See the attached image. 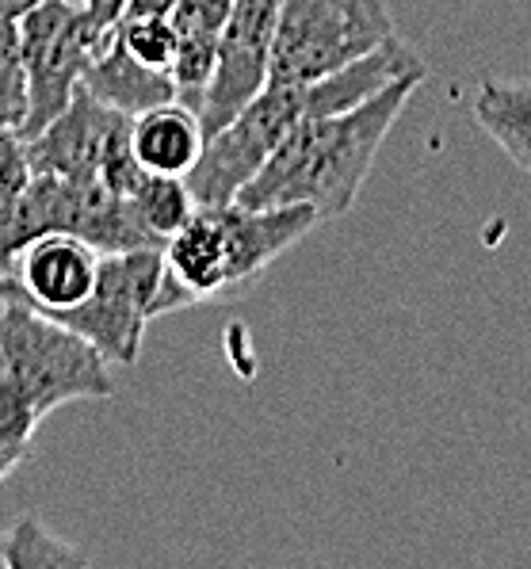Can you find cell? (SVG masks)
I'll return each mask as SVG.
<instances>
[{
	"instance_id": "7",
	"label": "cell",
	"mask_w": 531,
	"mask_h": 569,
	"mask_svg": "<svg viewBox=\"0 0 531 569\" xmlns=\"http://www.w3.org/2000/svg\"><path fill=\"white\" fill-rule=\"evenodd\" d=\"M164 249H127L103 252L100 276L84 302L69 306L62 313H50L84 337L96 352L116 367H130L142 356L146 326L153 321V295L161 283Z\"/></svg>"
},
{
	"instance_id": "24",
	"label": "cell",
	"mask_w": 531,
	"mask_h": 569,
	"mask_svg": "<svg viewBox=\"0 0 531 569\" xmlns=\"http://www.w3.org/2000/svg\"><path fill=\"white\" fill-rule=\"evenodd\" d=\"M16 467H20V459H16V455H8V451H0V481L12 475Z\"/></svg>"
},
{
	"instance_id": "14",
	"label": "cell",
	"mask_w": 531,
	"mask_h": 569,
	"mask_svg": "<svg viewBox=\"0 0 531 569\" xmlns=\"http://www.w3.org/2000/svg\"><path fill=\"white\" fill-rule=\"evenodd\" d=\"M470 116L520 169L531 172V81L490 77L478 84Z\"/></svg>"
},
{
	"instance_id": "6",
	"label": "cell",
	"mask_w": 531,
	"mask_h": 569,
	"mask_svg": "<svg viewBox=\"0 0 531 569\" xmlns=\"http://www.w3.org/2000/svg\"><path fill=\"white\" fill-rule=\"evenodd\" d=\"M116 31V28H111ZM108 28L77 0H42L20 16V47L28 66V122L20 134H39L54 116H62L81 89L84 73L111 39Z\"/></svg>"
},
{
	"instance_id": "1",
	"label": "cell",
	"mask_w": 531,
	"mask_h": 569,
	"mask_svg": "<svg viewBox=\"0 0 531 569\" xmlns=\"http://www.w3.org/2000/svg\"><path fill=\"white\" fill-rule=\"evenodd\" d=\"M429 69H417L371 100L355 103L333 116H310L280 142V150L268 157L264 169L252 177L233 203L246 207H313L321 222H333L352 210L355 196L371 177V164L394 130L398 116L413 92L424 84Z\"/></svg>"
},
{
	"instance_id": "8",
	"label": "cell",
	"mask_w": 531,
	"mask_h": 569,
	"mask_svg": "<svg viewBox=\"0 0 531 569\" xmlns=\"http://www.w3.org/2000/svg\"><path fill=\"white\" fill-rule=\"evenodd\" d=\"M275 20H280V0H233L219 39L214 77L207 84L203 103H199V119H203L207 134L226 127L246 103L268 89Z\"/></svg>"
},
{
	"instance_id": "5",
	"label": "cell",
	"mask_w": 531,
	"mask_h": 569,
	"mask_svg": "<svg viewBox=\"0 0 531 569\" xmlns=\"http://www.w3.org/2000/svg\"><path fill=\"white\" fill-rule=\"evenodd\" d=\"M310 116H318L310 84H268L226 127L207 134V146L199 153L196 169L184 177L196 203H233L241 196V188L268 164V157L280 150L283 138Z\"/></svg>"
},
{
	"instance_id": "18",
	"label": "cell",
	"mask_w": 531,
	"mask_h": 569,
	"mask_svg": "<svg viewBox=\"0 0 531 569\" xmlns=\"http://www.w3.org/2000/svg\"><path fill=\"white\" fill-rule=\"evenodd\" d=\"M116 34L123 39V47L130 54L138 61H146V66L172 69V61H177V23H172V16L127 12L123 20L116 23Z\"/></svg>"
},
{
	"instance_id": "22",
	"label": "cell",
	"mask_w": 531,
	"mask_h": 569,
	"mask_svg": "<svg viewBox=\"0 0 531 569\" xmlns=\"http://www.w3.org/2000/svg\"><path fill=\"white\" fill-rule=\"evenodd\" d=\"M180 0H130L127 4V12H134V16H142V12H157V16H172V8H177ZM123 12V16H127Z\"/></svg>"
},
{
	"instance_id": "2",
	"label": "cell",
	"mask_w": 531,
	"mask_h": 569,
	"mask_svg": "<svg viewBox=\"0 0 531 569\" xmlns=\"http://www.w3.org/2000/svg\"><path fill=\"white\" fill-rule=\"evenodd\" d=\"M47 233H77L100 252L161 249L138 222L127 196L100 177H47L34 172L28 188L0 207V279L12 276L20 252Z\"/></svg>"
},
{
	"instance_id": "17",
	"label": "cell",
	"mask_w": 531,
	"mask_h": 569,
	"mask_svg": "<svg viewBox=\"0 0 531 569\" xmlns=\"http://www.w3.org/2000/svg\"><path fill=\"white\" fill-rule=\"evenodd\" d=\"M28 66L20 47V20L0 16V127L23 130L28 122Z\"/></svg>"
},
{
	"instance_id": "10",
	"label": "cell",
	"mask_w": 531,
	"mask_h": 569,
	"mask_svg": "<svg viewBox=\"0 0 531 569\" xmlns=\"http://www.w3.org/2000/svg\"><path fill=\"white\" fill-rule=\"evenodd\" d=\"M100 257L103 252L77 233H47L20 252L12 276L0 279V302H28L42 313H62L92 295Z\"/></svg>"
},
{
	"instance_id": "11",
	"label": "cell",
	"mask_w": 531,
	"mask_h": 569,
	"mask_svg": "<svg viewBox=\"0 0 531 569\" xmlns=\"http://www.w3.org/2000/svg\"><path fill=\"white\" fill-rule=\"evenodd\" d=\"M81 89H89L96 100H103L108 108L134 119V116H142V111L177 100V77H172V69H153V66H146V61H138L123 47V39L111 31L108 47H103L100 58L89 66Z\"/></svg>"
},
{
	"instance_id": "23",
	"label": "cell",
	"mask_w": 531,
	"mask_h": 569,
	"mask_svg": "<svg viewBox=\"0 0 531 569\" xmlns=\"http://www.w3.org/2000/svg\"><path fill=\"white\" fill-rule=\"evenodd\" d=\"M34 4H42V0H0V16H12V20H20L28 8H34ZM81 4V0H77Z\"/></svg>"
},
{
	"instance_id": "12",
	"label": "cell",
	"mask_w": 531,
	"mask_h": 569,
	"mask_svg": "<svg viewBox=\"0 0 531 569\" xmlns=\"http://www.w3.org/2000/svg\"><path fill=\"white\" fill-rule=\"evenodd\" d=\"M233 0H180L172 8V23H177V61H172V77H177V100L199 111L207 96V84L214 77V61H219V39L226 28Z\"/></svg>"
},
{
	"instance_id": "20",
	"label": "cell",
	"mask_w": 531,
	"mask_h": 569,
	"mask_svg": "<svg viewBox=\"0 0 531 569\" xmlns=\"http://www.w3.org/2000/svg\"><path fill=\"white\" fill-rule=\"evenodd\" d=\"M34 169L28 157V138L12 127H0V207L12 203L31 183Z\"/></svg>"
},
{
	"instance_id": "9",
	"label": "cell",
	"mask_w": 531,
	"mask_h": 569,
	"mask_svg": "<svg viewBox=\"0 0 531 569\" xmlns=\"http://www.w3.org/2000/svg\"><path fill=\"white\" fill-rule=\"evenodd\" d=\"M130 122L134 119L96 100L89 89H77L62 116L28 138L31 169L47 177H100L111 153L130 146Z\"/></svg>"
},
{
	"instance_id": "15",
	"label": "cell",
	"mask_w": 531,
	"mask_h": 569,
	"mask_svg": "<svg viewBox=\"0 0 531 569\" xmlns=\"http://www.w3.org/2000/svg\"><path fill=\"white\" fill-rule=\"evenodd\" d=\"M130 207H134L138 222L146 226V233L161 244L196 214V196H191L184 177H164V172H142V180L130 191Z\"/></svg>"
},
{
	"instance_id": "13",
	"label": "cell",
	"mask_w": 531,
	"mask_h": 569,
	"mask_svg": "<svg viewBox=\"0 0 531 569\" xmlns=\"http://www.w3.org/2000/svg\"><path fill=\"white\" fill-rule=\"evenodd\" d=\"M207 146V130L199 111L188 103L169 100L161 108H150L130 122V150L146 172H164V177H188L196 169L199 153Z\"/></svg>"
},
{
	"instance_id": "19",
	"label": "cell",
	"mask_w": 531,
	"mask_h": 569,
	"mask_svg": "<svg viewBox=\"0 0 531 569\" xmlns=\"http://www.w3.org/2000/svg\"><path fill=\"white\" fill-rule=\"evenodd\" d=\"M42 420L47 417L39 413V406H34L31 398H23V393L12 387H0V451L16 455V459L23 462Z\"/></svg>"
},
{
	"instance_id": "4",
	"label": "cell",
	"mask_w": 531,
	"mask_h": 569,
	"mask_svg": "<svg viewBox=\"0 0 531 569\" xmlns=\"http://www.w3.org/2000/svg\"><path fill=\"white\" fill-rule=\"evenodd\" d=\"M382 0H280L268 84H310L394 39Z\"/></svg>"
},
{
	"instance_id": "21",
	"label": "cell",
	"mask_w": 531,
	"mask_h": 569,
	"mask_svg": "<svg viewBox=\"0 0 531 569\" xmlns=\"http://www.w3.org/2000/svg\"><path fill=\"white\" fill-rule=\"evenodd\" d=\"M84 8H89V16L96 23H100V28H116L119 20H123V12H127V4L130 0H81Z\"/></svg>"
},
{
	"instance_id": "3",
	"label": "cell",
	"mask_w": 531,
	"mask_h": 569,
	"mask_svg": "<svg viewBox=\"0 0 531 569\" xmlns=\"http://www.w3.org/2000/svg\"><path fill=\"white\" fill-rule=\"evenodd\" d=\"M108 360L28 302H0V387L20 390L39 406L42 417L69 401L111 398Z\"/></svg>"
},
{
	"instance_id": "16",
	"label": "cell",
	"mask_w": 531,
	"mask_h": 569,
	"mask_svg": "<svg viewBox=\"0 0 531 569\" xmlns=\"http://www.w3.org/2000/svg\"><path fill=\"white\" fill-rule=\"evenodd\" d=\"M0 566L4 569H54V566H89V555L66 542L34 516H23L4 531L0 547Z\"/></svg>"
}]
</instances>
